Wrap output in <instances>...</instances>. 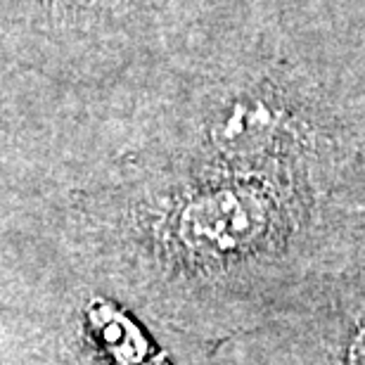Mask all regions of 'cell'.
Listing matches in <instances>:
<instances>
[{
	"mask_svg": "<svg viewBox=\"0 0 365 365\" xmlns=\"http://www.w3.org/2000/svg\"><path fill=\"white\" fill-rule=\"evenodd\" d=\"M313 304L320 306L316 334L320 351L313 356L323 365H365V257L325 282V289L311 292Z\"/></svg>",
	"mask_w": 365,
	"mask_h": 365,
	"instance_id": "obj_1",
	"label": "cell"
}]
</instances>
